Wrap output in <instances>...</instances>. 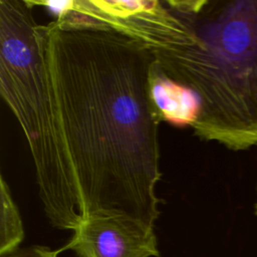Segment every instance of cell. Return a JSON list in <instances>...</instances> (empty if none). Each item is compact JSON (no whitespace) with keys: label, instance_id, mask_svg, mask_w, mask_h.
<instances>
[{"label":"cell","instance_id":"6da1fadb","mask_svg":"<svg viewBox=\"0 0 257 257\" xmlns=\"http://www.w3.org/2000/svg\"><path fill=\"white\" fill-rule=\"evenodd\" d=\"M81 223L160 216L159 124L150 97L154 53L113 30L39 24Z\"/></svg>","mask_w":257,"mask_h":257},{"label":"cell","instance_id":"7a4b0ae2","mask_svg":"<svg viewBox=\"0 0 257 257\" xmlns=\"http://www.w3.org/2000/svg\"><path fill=\"white\" fill-rule=\"evenodd\" d=\"M189 21L190 45L155 52L171 78L192 88L201 111L192 128L233 151L257 145V0L169 1Z\"/></svg>","mask_w":257,"mask_h":257},{"label":"cell","instance_id":"3957f363","mask_svg":"<svg viewBox=\"0 0 257 257\" xmlns=\"http://www.w3.org/2000/svg\"><path fill=\"white\" fill-rule=\"evenodd\" d=\"M32 7L0 0V91L26 136L47 219L74 231L81 224L78 191Z\"/></svg>","mask_w":257,"mask_h":257},{"label":"cell","instance_id":"277c9868","mask_svg":"<svg viewBox=\"0 0 257 257\" xmlns=\"http://www.w3.org/2000/svg\"><path fill=\"white\" fill-rule=\"evenodd\" d=\"M44 6L65 29L113 30L153 53L174 51L193 42L191 24L157 0L31 1Z\"/></svg>","mask_w":257,"mask_h":257},{"label":"cell","instance_id":"5b68a950","mask_svg":"<svg viewBox=\"0 0 257 257\" xmlns=\"http://www.w3.org/2000/svg\"><path fill=\"white\" fill-rule=\"evenodd\" d=\"M78 257H159L154 228L124 216H97L84 220L59 249Z\"/></svg>","mask_w":257,"mask_h":257},{"label":"cell","instance_id":"8992f818","mask_svg":"<svg viewBox=\"0 0 257 257\" xmlns=\"http://www.w3.org/2000/svg\"><path fill=\"white\" fill-rule=\"evenodd\" d=\"M150 97L161 121L174 126H193L201 111V101L189 86L168 76L157 60L150 73Z\"/></svg>","mask_w":257,"mask_h":257},{"label":"cell","instance_id":"52a82bcc","mask_svg":"<svg viewBox=\"0 0 257 257\" xmlns=\"http://www.w3.org/2000/svg\"><path fill=\"white\" fill-rule=\"evenodd\" d=\"M1 217H0V257L19 249L24 239L23 223L10 194L9 187L1 176Z\"/></svg>","mask_w":257,"mask_h":257},{"label":"cell","instance_id":"ba28073f","mask_svg":"<svg viewBox=\"0 0 257 257\" xmlns=\"http://www.w3.org/2000/svg\"><path fill=\"white\" fill-rule=\"evenodd\" d=\"M60 252V250H52L46 246L33 245L26 248H19L2 257H58Z\"/></svg>","mask_w":257,"mask_h":257},{"label":"cell","instance_id":"9c48e42d","mask_svg":"<svg viewBox=\"0 0 257 257\" xmlns=\"http://www.w3.org/2000/svg\"><path fill=\"white\" fill-rule=\"evenodd\" d=\"M256 214H257V203H256Z\"/></svg>","mask_w":257,"mask_h":257}]
</instances>
